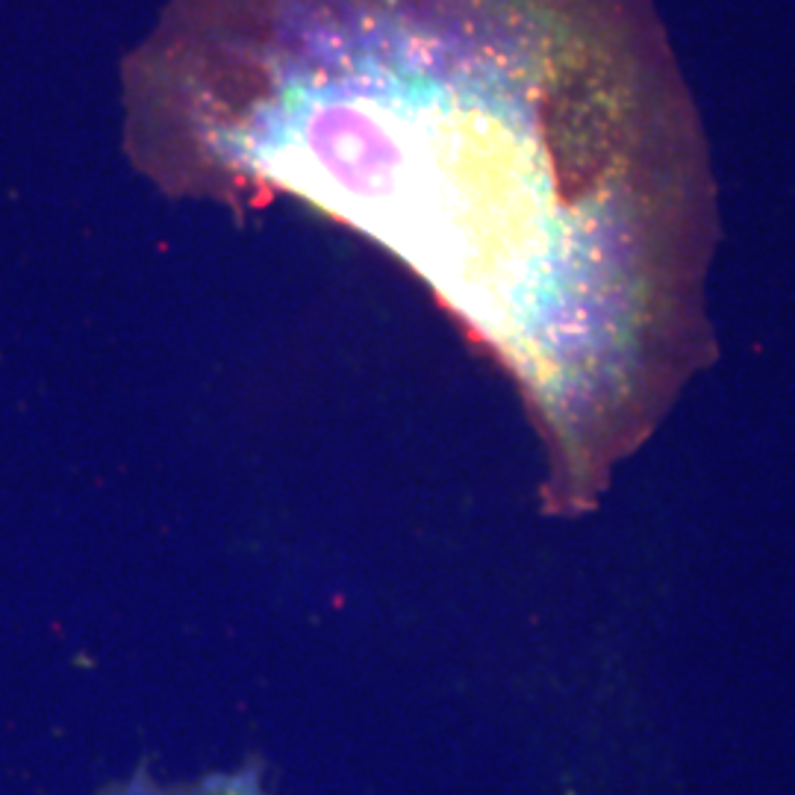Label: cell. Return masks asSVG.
Listing matches in <instances>:
<instances>
[{"mask_svg": "<svg viewBox=\"0 0 795 795\" xmlns=\"http://www.w3.org/2000/svg\"><path fill=\"white\" fill-rule=\"evenodd\" d=\"M118 795H265L260 784L248 775L239 778H210L192 787H177V790H159V787H130Z\"/></svg>", "mask_w": 795, "mask_h": 795, "instance_id": "7a4b0ae2", "label": "cell"}, {"mask_svg": "<svg viewBox=\"0 0 795 795\" xmlns=\"http://www.w3.org/2000/svg\"><path fill=\"white\" fill-rule=\"evenodd\" d=\"M124 115L162 189L392 251L551 422L698 351L713 186L651 0H168Z\"/></svg>", "mask_w": 795, "mask_h": 795, "instance_id": "6da1fadb", "label": "cell"}]
</instances>
